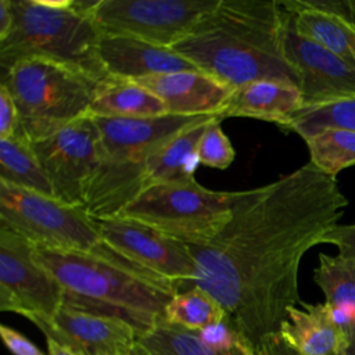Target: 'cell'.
I'll use <instances>...</instances> for the list:
<instances>
[{"mask_svg": "<svg viewBox=\"0 0 355 355\" xmlns=\"http://www.w3.org/2000/svg\"><path fill=\"white\" fill-rule=\"evenodd\" d=\"M347 205L337 179L311 162L269 184L240 190L225 227L205 245H189L196 262L191 287L211 294L232 329L261 348L301 302L304 255L322 244Z\"/></svg>", "mask_w": 355, "mask_h": 355, "instance_id": "6da1fadb", "label": "cell"}, {"mask_svg": "<svg viewBox=\"0 0 355 355\" xmlns=\"http://www.w3.org/2000/svg\"><path fill=\"white\" fill-rule=\"evenodd\" d=\"M286 10L276 0H218L172 49L198 71L237 89L258 79L298 86L283 49Z\"/></svg>", "mask_w": 355, "mask_h": 355, "instance_id": "7a4b0ae2", "label": "cell"}, {"mask_svg": "<svg viewBox=\"0 0 355 355\" xmlns=\"http://www.w3.org/2000/svg\"><path fill=\"white\" fill-rule=\"evenodd\" d=\"M35 258L64 287L65 305L126 320L140 336L165 322V306L178 293L104 243L92 251L35 248Z\"/></svg>", "mask_w": 355, "mask_h": 355, "instance_id": "3957f363", "label": "cell"}, {"mask_svg": "<svg viewBox=\"0 0 355 355\" xmlns=\"http://www.w3.org/2000/svg\"><path fill=\"white\" fill-rule=\"evenodd\" d=\"M14 24L0 39V68L40 58L76 68L100 82L105 73L100 57V32L90 15L94 1L11 0Z\"/></svg>", "mask_w": 355, "mask_h": 355, "instance_id": "277c9868", "label": "cell"}, {"mask_svg": "<svg viewBox=\"0 0 355 355\" xmlns=\"http://www.w3.org/2000/svg\"><path fill=\"white\" fill-rule=\"evenodd\" d=\"M18 110L21 132L33 143L89 115L103 82L50 60H26L1 73Z\"/></svg>", "mask_w": 355, "mask_h": 355, "instance_id": "5b68a950", "label": "cell"}, {"mask_svg": "<svg viewBox=\"0 0 355 355\" xmlns=\"http://www.w3.org/2000/svg\"><path fill=\"white\" fill-rule=\"evenodd\" d=\"M215 116L218 115L93 116L100 132L101 162L86 191L87 212L94 219L114 218L118 197L132 169L184 129Z\"/></svg>", "mask_w": 355, "mask_h": 355, "instance_id": "8992f818", "label": "cell"}, {"mask_svg": "<svg viewBox=\"0 0 355 355\" xmlns=\"http://www.w3.org/2000/svg\"><path fill=\"white\" fill-rule=\"evenodd\" d=\"M240 191H215L194 178L140 191L114 218L146 225L186 245H205L229 222Z\"/></svg>", "mask_w": 355, "mask_h": 355, "instance_id": "52a82bcc", "label": "cell"}, {"mask_svg": "<svg viewBox=\"0 0 355 355\" xmlns=\"http://www.w3.org/2000/svg\"><path fill=\"white\" fill-rule=\"evenodd\" d=\"M0 227L35 248L92 251L103 244L97 220L83 205L0 182Z\"/></svg>", "mask_w": 355, "mask_h": 355, "instance_id": "ba28073f", "label": "cell"}, {"mask_svg": "<svg viewBox=\"0 0 355 355\" xmlns=\"http://www.w3.org/2000/svg\"><path fill=\"white\" fill-rule=\"evenodd\" d=\"M218 0H96L90 15L101 36L173 47Z\"/></svg>", "mask_w": 355, "mask_h": 355, "instance_id": "9c48e42d", "label": "cell"}, {"mask_svg": "<svg viewBox=\"0 0 355 355\" xmlns=\"http://www.w3.org/2000/svg\"><path fill=\"white\" fill-rule=\"evenodd\" d=\"M32 144L54 197L85 207L87 187L101 162L100 132L94 118L86 115Z\"/></svg>", "mask_w": 355, "mask_h": 355, "instance_id": "30bf717a", "label": "cell"}, {"mask_svg": "<svg viewBox=\"0 0 355 355\" xmlns=\"http://www.w3.org/2000/svg\"><path fill=\"white\" fill-rule=\"evenodd\" d=\"M64 298V287L36 261L35 247L0 227V309L29 320L51 318Z\"/></svg>", "mask_w": 355, "mask_h": 355, "instance_id": "8fae6325", "label": "cell"}, {"mask_svg": "<svg viewBox=\"0 0 355 355\" xmlns=\"http://www.w3.org/2000/svg\"><path fill=\"white\" fill-rule=\"evenodd\" d=\"M96 220L101 240L110 250L168 280L178 293L191 287L196 262L189 245L135 220L122 218Z\"/></svg>", "mask_w": 355, "mask_h": 355, "instance_id": "7c38bea8", "label": "cell"}, {"mask_svg": "<svg viewBox=\"0 0 355 355\" xmlns=\"http://www.w3.org/2000/svg\"><path fill=\"white\" fill-rule=\"evenodd\" d=\"M283 49L297 73L302 107L355 98V65L297 33L287 10Z\"/></svg>", "mask_w": 355, "mask_h": 355, "instance_id": "4fadbf2b", "label": "cell"}, {"mask_svg": "<svg viewBox=\"0 0 355 355\" xmlns=\"http://www.w3.org/2000/svg\"><path fill=\"white\" fill-rule=\"evenodd\" d=\"M46 338L78 355H129L140 333L126 320L69 305H62L51 318L31 319Z\"/></svg>", "mask_w": 355, "mask_h": 355, "instance_id": "5bb4252c", "label": "cell"}, {"mask_svg": "<svg viewBox=\"0 0 355 355\" xmlns=\"http://www.w3.org/2000/svg\"><path fill=\"white\" fill-rule=\"evenodd\" d=\"M212 119L184 129L143 158V161L132 169L121 190L116 202V215L140 191L151 186L194 178V171L200 164L197 146Z\"/></svg>", "mask_w": 355, "mask_h": 355, "instance_id": "9a60e30c", "label": "cell"}, {"mask_svg": "<svg viewBox=\"0 0 355 355\" xmlns=\"http://www.w3.org/2000/svg\"><path fill=\"white\" fill-rule=\"evenodd\" d=\"M297 33L355 65V0H283Z\"/></svg>", "mask_w": 355, "mask_h": 355, "instance_id": "2e32d148", "label": "cell"}, {"mask_svg": "<svg viewBox=\"0 0 355 355\" xmlns=\"http://www.w3.org/2000/svg\"><path fill=\"white\" fill-rule=\"evenodd\" d=\"M153 92L173 115H218L234 89L201 71H179L135 80Z\"/></svg>", "mask_w": 355, "mask_h": 355, "instance_id": "e0dca14e", "label": "cell"}, {"mask_svg": "<svg viewBox=\"0 0 355 355\" xmlns=\"http://www.w3.org/2000/svg\"><path fill=\"white\" fill-rule=\"evenodd\" d=\"M98 57L105 73L114 79L137 80L179 71H198L171 47L125 36H100Z\"/></svg>", "mask_w": 355, "mask_h": 355, "instance_id": "ac0fdd59", "label": "cell"}, {"mask_svg": "<svg viewBox=\"0 0 355 355\" xmlns=\"http://www.w3.org/2000/svg\"><path fill=\"white\" fill-rule=\"evenodd\" d=\"M301 107L302 94L297 85L284 80L258 79L233 90L229 103L219 114V119L244 116L283 126Z\"/></svg>", "mask_w": 355, "mask_h": 355, "instance_id": "d6986e66", "label": "cell"}, {"mask_svg": "<svg viewBox=\"0 0 355 355\" xmlns=\"http://www.w3.org/2000/svg\"><path fill=\"white\" fill-rule=\"evenodd\" d=\"M291 306L279 334L304 355H337L347 341L326 302Z\"/></svg>", "mask_w": 355, "mask_h": 355, "instance_id": "ffe728a7", "label": "cell"}, {"mask_svg": "<svg viewBox=\"0 0 355 355\" xmlns=\"http://www.w3.org/2000/svg\"><path fill=\"white\" fill-rule=\"evenodd\" d=\"M165 104L135 80L108 78L103 82L90 105L92 116L148 118L165 115Z\"/></svg>", "mask_w": 355, "mask_h": 355, "instance_id": "44dd1931", "label": "cell"}, {"mask_svg": "<svg viewBox=\"0 0 355 355\" xmlns=\"http://www.w3.org/2000/svg\"><path fill=\"white\" fill-rule=\"evenodd\" d=\"M0 182L54 197L32 141L21 130L0 139Z\"/></svg>", "mask_w": 355, "mask_h": 355, "instance_id": "7402d4cb", "label": "cell"}, {"mask_svg": "<svg viewBox=\"0 0 355 355\" xmlns=\"http://www.w3.org/2000/svg\"><path fill=\"white\" fill-rule=\"evenodd\" d=\"M222 320H226V313L220 304L196 286L176 293L165 306L166 323L191 331Z\"/></svg>", "mask_w": 355, "mask_h": 355, "instance_id": "603a6c76", "label": "cell"}, {"mask_svg": "<svg viewBox=\"0 0 355 355\" xmlns=\"http://www.w3.org/2000/svg\"><path fill=\"white\" fill-rule=\"evenodd\" d=\"M304 140L309 162L320 172L336 178L343 169L355 166V130L326 128Z\"/></svg>", "mask_w": 355, "mask_h": 355, "instance_id": "cb8c5ba5", "label": "cell"}, {"mask_svg": "<svg viewBox=\"0 0 355 355\" xmlns=\"http://www.w3.org/2000/svg\"><path fill=\"white\" fill-rule=\"evenodd\" d=\"M313 282L323 291L324 302L330 308L355 309V259L340 254H319Z\"/></svg>", "mask_w": 355, "mask_h": 355, "instance_id": "d4e9b609", "label": "cell"}, {"mask_svg": "<svg viewBox=\"0 0 355 355\" xmlns=\"http://www.w3.org/2000/svg\"><path fill=\"white\" fill-rule=\"evenodd\" d=\"M302 139L326 128H345L355 130V98L301 107L282 126Z\"/></svg>", "mask_w": 355, "mask_h": 355, "instance_id": "484cf974", "label": "cell"}, {"mask_svg": "<svg viewBox=\"0 0 355 355\" xmlns=\"http://www.w3.org/2000/svg\"><path fill=\"white\" fill-rule=\"evenodd\" d=\"M137 341L153 355H218L201 341L197 331L166 322L141 334Z\"/></svg>", "mask_w": 355, "mask_h": 355, "instance_id": "4316f807", "label": "cell"}, {"mask_svg": "<svg viewBox=\"0 0 355 355\" xmlns=\"http://www.w3.org/2000/svg\"><path fill=\"white\" fill-rule=\"evenodd\" d=\"M220 122L219 116L214 118L197 146L198 162L214 169H226L236 158V151L229 137L222 130Z\"/></svg>", "mask_w": 355, "mask_h": 355, "instance_id": "83f0119b", "label": "cell"}, {"mask_svg": "<svg viewBox=\"0 0 355 355\" xmlns=\"http://www.w3.org/2000/svg\"><path fill=\"white\" fill-rule=\"evenodd\" d=\"M197 333L201 341L218 355H225L230 352L236 347L239 338V334L226 320L209 324L198 330Z\"/></svg>", "mask_w": 355, "mask_h": 355, "instance_id": "f1b7e54d", "label": "cell"}, {"mask_svg": "<svg viewBox=\"0 0 355 355\" xmlns=\"http://www.w3.org/2000/svg\"><path fill=\"white\" fill-rule=\"evenodd\" d=\"M21 130L17 105L8 89L0 83V139L10 137Z\"/></svg>", "mask_w": 355, "mask_h": 355, "instance_id": "f546056e", "label": "cell"}, {"mask_svg": "<svg viewBox=\"0 0 355 355\" xmlns=\"http://www.w3.org/2000/svg\"><path fill=\"white\" fill-rule=\"evenodd\" d=\"M322 244H333L338 254L355 259V223L333 226L322 240Z\"/></svg>", "mask_w": 355, "mask_h": 355, "instance_id": "4dcf8cb0", "label": "cell"}, {"mask_svg": "<svg viewBox=\"0 0 355 355\" xmlns=\"http://www.w3.org/2000/svg\"><path fill=\"white\" fill-rule=\"evenodd\" d=\"M0 336L12 355H44L37 345L12 327L1 324Z\"/></svg>", "mask_w": 355, "mask_h": 355, "instance_id": "1f68e13d", "label": "cell"}, {"mask_svg": "<svg viewBox=\"0 0 355 355\" xmlns=\"http://www.w3.org/2000/svg\"><path fill=\"white\" fill-rule=\"evenodd\" d=\"M261 349H263L266 355H304L293 345H290L279 333L269 337L261 345Z\"/></svg>", "mask_w": 355, "mask_h": 355, "instance_id": "d6a6232c", "label": "cell"}, {"mask_svg": "<svg viewBox=\"0 0 355 355\" xmlns=\"http://www.w3.org/2000/svg\"><path fill=\"white\" fill-rule=\"evenodd\" d=\"M14 24V10L11 0H0V39H3Z\"/></svg>", "mask_w": 355, "mask_h": 355, "instance_id": "836d02e7", "label": "cell"}, {"mask_svg": "<svg viewBox=\"0 0 355 355\" xmlns=\"http://www.w3.org/2000/svg\"><path fill=\"white\" fill-rule=\"evenodd\" d=\"M343 331L347 336V341L337 355H355V322L343 327Z\"/></svg>", "mask_w": 355, "mask_h": 355, "instance_id": "e575fe53", "label": "cell"}, {"mask_svg": "<svg viewBox=\"0 0 355 355\" xmlns=\"http://www.w3.org/2000/svg\"><path fill=\"white\" fill-rule=\"evenodd\" d=\"M46 343H47L49 355H78L73 351H71L69 348L58 344L57 341H54L51 338H46Z\"/></svg>", "mask_w": 355, "mask_h": 355, "instance_id": "d590c367", "label": "cell"}, {"mask_svg": "<svg viewBox=\"0 0 355 355\" xmlns=\"http://www.w3.org/2000/svg\"><path fill=\"white\" fill-rule=\"evenodd\" d=\"M237 344L240 345V348L244 351L245 355H266V352L261 348H252L251 345H248L240 336L237 338Z\"/></svg>", "mask_w": 355, "mask_h": 355, "instance_id": "8d00e7d4", "label": "cell"}, {"mask_svg": "<svg viewBox=\"0 0 355 355\" xmlns=\"http://www.w3.org/2000/svg\"><path fill=\"white\" fill-rule=\"evenodd\" d=\"M129 355H153V354L137 341V344L135 345V348L132 349V352Z\"/></svg>", "mask_w": 355, "mask_h": 355, "instance_id": "74e56055", "label": "cell"}, {"mask_svg": "<svg viewBox=\"0 0 355 355\" xmlns=\"http://www.w3.org/2000/svg\"><path fill=\"white\" fill-rule=\"evenodd\" d=\"M225 355H245V354H244V351L240 348V345L236 344V347H234L230 352H227V354H225Z\"/></svg>", "mask_w": 355, "mask_h": 355, "instance_id": "f35d334b", "label": "cell"}]
</instances>
